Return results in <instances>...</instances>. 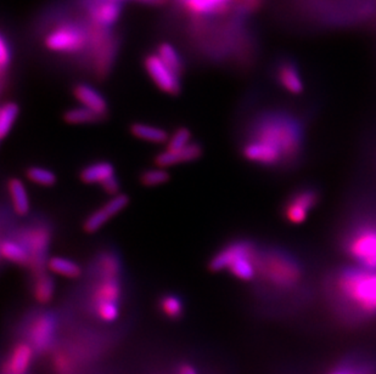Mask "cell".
I'll use <instances>...</instances> for the list:
<instances>
[{
	"mask_svg": "<svg viewBox=\"0 0 376 374\" xmlns=\"http://www.w3.org/2000/svg\"><path fill=\"white\" fill-rule=\"evenodd\" d=\"M331 302L352 321L376 317V270L343 268L331 280Z\"/></svg>",
	"mask_w": 376,
	"mask_h": 374,
	"instance_id": "6da1fadb",
	"label": "cell"
},
{
	"mask_svg": "<svg viewBox=\"0 0 376 374\" xmlns=\"http://www.w3.org/2000/svg\"><path fill=\"white\" fill-rule=\"evenodd\" d=\"M249 138L278 148L285 160H295L300 156L304 146L301 123L285 114H268L258 118Z\"/></svg>",
	"mask_w": 376,
	"mask_h": 374,
	"instance_id": "7a4b0ae2",
	"label": "cell"
},
{
	"mask_svg": "<svg viewBox=\"0 0 376 374\" xmlns=\"http://www.w3.org/2000/svg\"><path fill=\"white\" fill-rule=\"evenodd\" d=\"M258 273L278 290H290L300 285L304 268L296 258L283 252H268L258 255Z\"/></svg>",
	"mask_w": 376,
	"mask_h": 374,
	"instance_id": "3957f363",
	"label": "cell"
},
{
	"mask_svg": "<svg viewBox=\"0 0 376 374\" xmlns=\"http://www.w3.org/2000/svg\"><path fill=\"white\" fill-rule=\"evenodd\" d=\"M343 251L357 265L376 270V221L352 227L343 238Z\"/></svg>",
	"mask_w": 376,
	"mask_h": 374,
	"instance_id": "277c9868",
	"label": "cell"
},
{
	"mask_svg": "<svg viewBox=\"0 0 376 374\" xmlns=\"http://www.w3.org/2000/svg\"><path fill=\"white\" fill-rule=\"evenodd\" d=\"M92 44V33L76 22H65L56 26L44 38V45L51 53L76 55Z\"/></svg>",
	"mask_w": 376,
	"mask_h": 374,
	"instance_id": "5b68a950",
	"label": "cell"
},
{
	"mask_svg": "<svg viewBox=\"0 0 376 374\" xmlns=\"http://www.w3.org/2000/svg\"><path fill=\"white\" fill-rule=\"evenodd\" d=\"M143 63L150 79L161 92L172 97H177L181 94L182 92L181 76H178L173 70H171L156 53L146 55Z\"/></svg>",
	"mask_w": 376,
	"mask_h": 374,
	"instance_id": "8992f818",
	"label": "cell"
},
{
	"mask_svg": "<svg viewBox=\"0 0 376 374\" xmlns=\"http://www.w3.org/2000/svg\"><path fill=\"white\" fill-rule=\"evenodd\" d=\"M321 199V194L314 187L299 189L284 206L283 214L292 225H301L308 218L309 213L316 208Z\"/></svg>",
	"mask_w": 376,
	"mask_h": 374,
	"instance_id": "52a82bcc",
	"label": "cell"
},
{
	"mask_svg": "<svg viewBox=\"0 0 376 374\" xmlns=\"http://www.w3.org/2000/svg\"><path fill=\"white\" fill-rule=\"evenodd\" d=\"M16 240L22 242L30 253L31 265L41 269L43 260L47 255L49 242H50L49 227L47 225H36V226L28 227L21 232V235L16 237Z\"/></svg>",
	"mask_w": 376,
	"mask_h": 374,
	"instance_id": "ba28073f",
	"label": "cell"
},
{
	"mask_svg": "<svg viewBox=\"0 0 376 374\" xmlns=\"http://www.w3.org/2000/svg\"><path fill=\"white\" fill-rule=\"evenodd\" d=\"M128 203L129 197L127 194L119 192V194L111 196L110 199L102 208H97V211L87 216L83 223V230L87 233L99 231L109 220L119 214L128 206Z\"/></svg>",
	"mask_w": 376,
	"mask_h": 374,
	"instance_id": "9c48e42d",
	"label": "cell"
},
{
	"mask_svg": "<svg viewBox=\"0 0 376 374\" xmlns=\"http://www.w3.org/2000/svg\"><path fill=\"white\" fill-rule=\"evenodd\" d=\"M242 155L249 162L263 167H276L285 160L283 153L278 148L251 138L244 143Z\"/></svg>",
	"mask_w": 376,
	"mask_h": 374,
	"instance_id": "30bf717a",
	"label": "cell"
},
{
	"mask_svg": "<svg viewBox=\"0 0 376 374\" xmlns=\"http://www.w3.org/2000/svg\"><path fill=\"white\" fill-rule=\"evenodd\" d=\"M88 13L94 25L110 28L121 17L122 3L114 0H92L88 4Z\"/></svg>",
	"mask_w": 376,
	"mask_h": 374,
	"instance_id": "8fae6325",
	"label": "cell"
},
{
	"mask_svg": "<svg viewBox=\"0 0 376 374\" xmlns=\"http://www.w3.org/2000/svg\"><path fill=\"white\" fill-rule=\"evenodd\" d=\"M203 153V148L199 143H190L186 148H167L165 151L160 152L155 157V164L157 167L162 168H169L177 164L189 163L201 158Z\"/></svg>",
	"mask_w": 376,
	"mask_h": 374,
	"instance_id": "7c38bea8",
	"label": "cell"
},
{
	"mask_svg": "<svg viewBox=\"0 0 376 374\" xmlns=\"http://www.w3.org/2000/svg\"><path fill=\"white\" fill-rule=\"evenodd\" d=\"M256 247L254 243L249 241H235L228 244L227 247L217 253L215 257L210 261V269L213 273H220L225 269H228L234 261L241 255H245L247 253L254 252Z\"/></svg>",
	"mask_w": 376,
	"mask_h": 374,
	"instance_id": "4fadbf2b",
	"label": "cell"
},
{
	"mask_svg": "<svg viewBox=\"0 0 376 374\" xmlns=\"http://www.w3.org/2000/svg\"><path fill=\"white\" fill-rule=\"evenodd\" d=\"M275 78L280 87L292 95L304 93V85L300 70L296 63L291 60H283L275 70Z\"/></svg>",
	"mask_w": 376,
	"mask_h": 374,
	"instance_id": "5bb4252c",
	"label": "cell"
},
{
	"mask_svg": "<svg viewBox=\"0 0 376 374\" xmlns=\"http://www.w3.org/2000/svg\"><path fill=\"white\" fill-rule=\"evenodd\" d=\"M55 331L56 322L53 316L48 314L39 316L38 320L31 327L30 344L33 346L34 350L39 351L48 349L54 339Z\"/></svg>",
	"mask_w": 376,
	"mask_h": 374,
	"instance_id": "9a60e30c",
	"label": "cell"
},
{
	"mask_svg": "<svg viewBox=\"0 0 376 374\" xmlns=\"http://www.w3.org/2000/svg\"><path fill=\"white\" fill-rule=\"evenodd\" d=\"M73 97L80 105L93 109L94 112L106 118L109 112V105L105 97L93 85L88 83H78L72 89Z\"/></svg>",
	"mask_w": 376,
	"mask_h": 374,
	"instance_id": "2e32d148",
	"label": "cell"
},
{
	"mask_svg": "<svg viewBox=\"0 0 376 374\" xmlns=\"http://www.w3.org/2000/svg\"><path fill=\"white\" fill-rule=\"evenodd\" d=\"M34 348L28 343L15 345L6 363L8 374H26L33 360Z\"/></svg>",
	"mask_w": 376,
	"mask_h": 374,
	"instance_id": "e0dca14e",
	"label": "cell"
},
{
	"mask_svg": "<svg viewBox=\"0 0 376 374\" xmlns=\"http://www.w3.org/2000/svg\"><path fill=\"white\" fill-rule=\"evenodd\" d=\"M8 191L15 214L18 215V216L28 215L31 211L30 197L27 194L23 181L18 177L9 179Z\"/></svg>",
	"mask_w": 376,
	"mask_h": 374,
	"instance_id": "ac0fdd59",
	"label": "cell"
},
{
	"mask_svg": "<svg viewBox=\"0 0 376 374\" xmlns=\"http://www.w3.org/2000/svg\"><path fill=\"white\" fill-rule=\"evenodd\" d=\"M114 174V164L106 160H100L95 163L88 164L80 172V179L85 185H102L104 181L110 179Z\"/></svg>",
	"mask_w": 376,
	"mask_h": 374,
	"instance_id": "d6986e66",
	"label": "cell"
},
{
	"mask_svg": "<svg viewBox=\"0 0 376 374\" xmlns=\"http://www.w3.org/2000/svg\"><path fill=\"white\" fill-rule=\"evenodd\" d=\"M326 374H376V362L364 358H350L338 363Z\"/></svg>",
	"mask_w": 376,
	"mask_h": 374,
	"instance_id": "ffe728a7",
	"label": "cell"
},
{
	"mask_svg": "<svg viewBox=\"0 0 376 374\" xmlns=\"http://www.w3.org/2000/svg\"><path fill=\"white\" fill-rule=\"evenodd\" d=\"M1 257L5 260L17 264V265H27L30 264V253L22 242L16 238H4L0 244Z\"/></svg>",
	"mask_w": 376,
	"mask_h": 374,
	"instance_id": "44dd1931",
	"label": "cell"
},
{
	"mask_svg": "<svg viewBox=\"0 0 376 374\" xmlns=\"http://www.w3.org/2000/svg\"><path fill=\"white\" fill-rule=\"evenodd\" d=\"M131 134L136 139L151 143H165L168 141L169 135L160 126H151L146 123H133L129 126Z\"/></svg>",
	"mask_w": 376,
	"mask_h": 374,
	"instance_id": "7402d4cb",
	"label": "cell"
},
{
	"mask_svg": "<svg viewBox=\"0 0 376 374\" xmlns=\"http://www.w3.org/2000/svg\"><path fill=\"white\" fill-rule=\"evenodd\" d=\"M121 295V287L116 277H104L97 285V290L94 293L95 304L102 302H114L119 303Z\"/></svg>",
	"mask_w": 376,
	"mask_h": 374,
	"instance_id": "603a6c76",
	"label": "cell"
},
{
	"mask_svg": "<svg viewBox=\"0 0 376 374\" xmlns=\"http://www.w3.org/2000/svg\"><path fill=\"white\" fill-rule=\"evenodd\" d=\"M183 1L190 13L199 16H206L223 11L229 3V0H183Z\"/></svg>",
	"mask_w": 376,
	"mask_h": 374,
	"instance_id": "cb8c5ba5",
	"label": "cell"
},
{
	"mask_svg": "<svg viewBox=\"0 0 376 374\" xmlns=\"http://www.w3.org/2000/svg\"><path fill=\"white\" fill-rule=\"evenodd\" d=\"M104 117L93 109H88L85 106H78L66 111L64 114V121L72 126H80V124H93V123L100 122Z\"/></svg>",
	"mask_w": 376,
	"mask_h": 374,
	"instance_id": "d4e9b609",
	"label": "cell"
},
{
	"mask_svg": "<svg viewBox=\"0 0 376 374\" xmlns=\"http://www.w3.org/2000/svg\"><path fill=\"white\" fill-rule=\"evenodd\" d=\"M48 268L51 273L66 278L80 277L82 273L80 266L76 261L63 257H53L48 260Z\"/></svg>",
	"mask_w": 376,
	"mask_h": 374,
	"instance_id": "484cf974",
	"label": "cell"
},
{
	"mask_svg": "<svg viewBox=\"0 0 376 374\" xmlns=\"http://www.w3.org/2000/svg\"><path fill=\"white\" fill-rule=\"evenodd\" d=\"M20 114V106L15 101H6L0 109V138L5 139L16 123Z\"/></svg>",
	"mask_w": 376,
	"mask_h": 374,
	"instance_id": "4316f807",
	"label": "cell"
},
{
	"mask_svg": "<svg viewBox=\"0 0 376 374\" xmlns=\"http://www.w3.org/2000/svg\"><path fill=\"white\" fill-rule=\"evenodd\" d=\"M156 54L171 70H173L177 73L178 76H182L183 71H184V62L177 49L172 44L161 43L157 47Z\"/></svg>",
	"mask_w": 376,
	"mask_h": 374,
	"instance_id": "83f0119b",
	"label": "cell"
},
{
	"mask_svg": "<svg viewBox=\"0 0 376 374\" xmlns=\"http://www.w3.org/2000/svg\"><path fill=\"white\" fill-rule=\"evenodd\" d=\"M26 177L31 182L44 187H51L55 185L58 181L55 172L38 165H32L26 169Z\"/></svg>",
	"mask_w": 376,
	"mask_h": 374,
	"instance_id": "f1b7e54d",
	"label": "cell"
},
{
	"mask_svg": "<svg viewBox=\"0 0 376 374\" xmlns=\"http://www.w3.org/2000/svg\"><path fill=\"white\" fill-rule=\"evenodd\" d=\"M55 287L54 281L48 275H39L33 287V295L36 300L41 304H47L54 297Z\"/></svg>",
	"mask_w": 376,
	"mask_h": 374,
	"instance_id": "f546056e",
	"label": "cell"
},
{
	"mask_svg": "<svg viewBox=\"0 0 376 374\" xmlns=\"http://www.w3.org/2000/svg\"><path fill=\"white\" fill-rule=\"evenodd\" d=\"M169 172L166 168L157 167L155 169H148L140 174L139 180L141 185L145 187H155V186L163 185L169 180Z\"/></svg>",
	"mask_w": 376,
	"mask_h": 374,
	"instance_id": "4dcf8cb0",
	"label": "cell"
},
{
	"mask_svg": "<svg viewBox=\"0 0 376 374\" xmlns=\"http://www.w3.org/2000/svg\"><path fill=\"white\" fill-rule=\"evenodd\" d=\"M161 310L168 319L177 320L183 315L182 300L176 295H166L160 303Z\"/></svg>",
	"mask_w": 376,
	"mask_h": 374,
	"instance_id": "1f68e13d",
	"label": "cell"
},
{
	"mask_svg": "<svg viewBox=\"0 0 376 374\" xmlns=\"http://www.w3.org/2000/svg\"><path fill=\"white\" fill-rule=\"evenodd\" d=\"M191 131L189 128L186 126H181L178 128L177 131H174L173 134L169 136L168 141H167V148H172V150H177V148H186L191 141Z\"/></svg>",
	"mask_w": 376,
	"mask_h": 374,
	"instance_id": "d6a6232c",
	"label": "cell"
},
{
	"mask_svg": "<svg viewBox=\"0 0 376 374\" xmlns=\"http://www.w3.org/2000/svg\"><path fill=\"white\" fill-rule=\"evenodd\" d=\"M97 314L99 319L104 322H109V324L114 322L119 316V303H114V302L97 303Z\"/></svg>",
	"mask_w": 376,
	"mask_h": 374,
	"instance_id": "836d02e7",
	"label": "cell"
},
{
	"mask_svg": "<svg viewBox=\"0 0 376 374\" xmlns=\"http://www.w3.org/2000/svg\"><path fill=\"white\" fill-rule=\"evenodd\" d=\"M13 61V49L9 39L5 37V34L0 38V68H1V78L5 80V75L8 71L10 65Z\"/></svg>",
	"mask_w": 376,
	"mask_h": 374,
	"instance_id": "e575fe53",
	"label": "cell"
},
{
	"mask_svg": "<svg viewBox=\"0 0 376 374\" xmlns=\"http://www.w3.org/2000/svg\"><path fill=\"white\" fill-rule=\"evenodd\" d=\"M99 263H100L102 277H117L119 273V261L116 255L104 254Z\"/></svg>",
	"mask_w": 376,
	"mask_h": 374,
	"instance_id": "d590c367",
	"label": "cell"
},
{
	"mask_svg": "<svg viewBox=\"0 0 376 374\" xmlns=\"http://www.w3.org/2000/svg\"><path fill=\"white\" fill-rule=\"evenodd\" d=\"M102 189L105 191V194L109 196H114L119 194V181L116 175L111 177L110 179L104 181L102 184Z\"/></svg>",
	"mask_w": 376,
	"mask_h": 374,
	"instance_id": "8d00e7d4",
	"label": "cell"
},
{
	"mask_svg": "<svg viewBox=\"0 0 376 374\" xmlns=\"http://www.w3.org/2000/svg\"><path fill=\"white\" fill-rule=\"evenodd\" d=\"M179 374H198V372L191 365L186 363V365H182L181 368H179Z\"/></svg>",
	"mask_w": 376,
	"mask_h": 374,
	"instance_id": "74e56055",
	"label": "cell"
},
{
	"mask_svg": "<svg viewBox=\"0 0 376 374\" xmlns=\"http://www.w3.org/2000/svg\"><path fill=\"white\" fill-rule=\"evenodd\" d=\"M136 1H139V3H143V4L160 5L163 4V3H166L167 0H136Z\"/></svg>",
	"mask_w": 376,
	"mask_h": 374,
	"instance_id": "f35d334b",
	"label": "cell"
},
{
	"mask_svg": "<svg viewBox=\"0 0 376 374\" xmlns=\"http://www.w3.org/2000/svg\"><path fill=\"white\" fill-rule=\"evenodd\" d=\"M114 1H119V3H123V1H127V0H114Z\"/></svg>",
	"mask_w": 376,
	"mask_h": 374,
	"instance_id": "ab89813d",
	"label": "cell"
}]
</instances>
